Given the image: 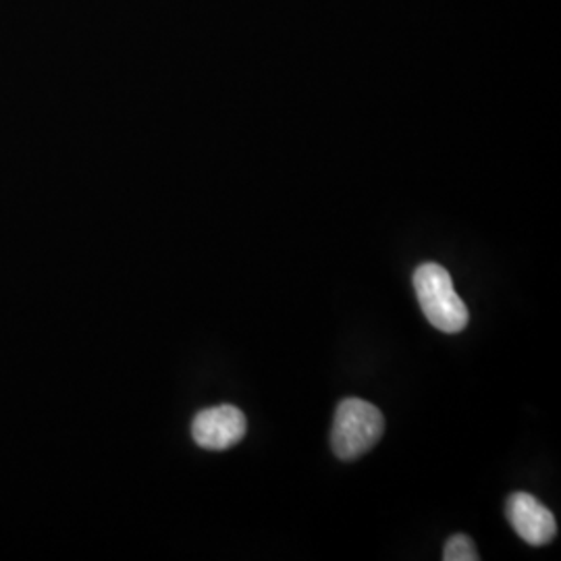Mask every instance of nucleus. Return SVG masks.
<instances>
[{"label":"nucleus","instance_id":"20e7f679","mask_svg":"<svg viewBox=\"0 0 561 561\" xmlns=\"http://www.w3.org/2000/svg\"><path fill=\"white\" fill-rule=\"evenodd\" d=\"M507 520L514 526V530L520 535V539L541 547L553 541L558 535V524L553 514L542 505L537 497L528 493H514L505 503Z\"/></svg>","mask_w":561,"mask_h":561},{"label":"nucleus","instance_id":"39448f33","mask_svg":"<svg viewBox=\"0 0 561 561\" xmlns=\"http://www.w3.org/2000/svg\"><path fill=\"white\" fill-rule=\"evenodd\" d=\"M443 560L445 561H477L479 560V553H477V547L470 537L466 535H456L451 537L445 549H443Z\"/></svg>","mask_w":561,"mask_h":561},{"label":"nucleus","instance_id":"f03ea898","mask_svg":"<svg viewBox=\"0 0 561 561\" xmlns=\"http://www.w3.org/2000/svg\"><path fill=\"white\" fill-rule=\"evenodd\" d=\"M385 431L381 410L368 401L350 398L341 401L335 412L331 445L343 461L358 460L370 451Z\"/></svg>","mask_w":561,"mask_h":561},{"label":"nucleus","instance_id":"f257e3e1","mask_svg":"<svg viewBox=\"0 0 561 561\" xmlns=\"http://www.w3.org/2000/svg\"><path fill=\"white\" fill-rule=\"evenodd\" d=\"M414 289L426 321L442 333H460L468 324V308L442 264L426 262L414 273Z\"/></svg>","mask_w":561,"mask_h":561},{"label":"nucleus","instance_id":"7ed1b4c3","mask_svg":"<svg viewBox=\"0 0 561 561\" xmlns=\"http://www.w3.org/2000/svg\"><path fill=\"white\" fill-rule=\"evenodd\" d=\"M248 421L240 408L222 403L202 410L192 422V437L208 451H225L245 437Z\"/></svg>","mask_w":561,"mask_h":561}]
</instances>
